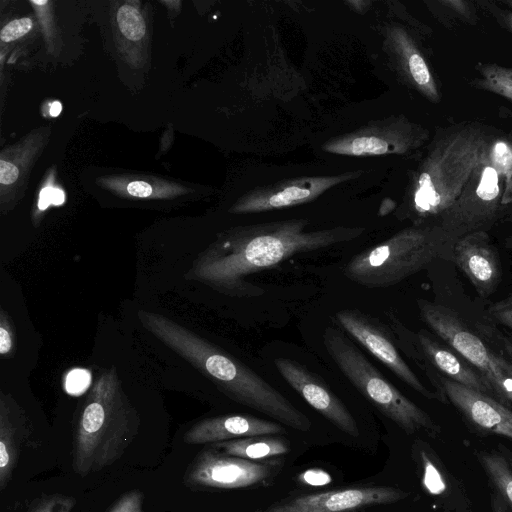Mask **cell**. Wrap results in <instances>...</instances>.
Wrapping results in <instances>:
<instances>
[{
	"mask_svg": "<svg viewBox=\"0 0 512 512\" xmlns=\"http://www.w3.org/2000/svg\"><path fill=\"white\" fill-rule=\"evenodd\" d=\"M285 428L276 422L250 415H221L195 423L183 437L187 444L218 443L253 436L279 435Z\"/></svg>",
	"mask_w": 512,
	"mask_h": 512,
	"instance_id": "cell-20",
	"label": "cell"
},
{
	"mask_svg": "<svg viewBox=\"0 0 512 512\" xmlns=\"http://www.w3.org/2000/svg\"><path fill=\"white\" fill-rule=\"evenodd\" d=\"M491 508L492 512H511L498 493L491 496Z\"/></svg>",
	"mask_w": 512,
	"mask_h": 512,
	"instance_id": "cell-39",
	"label": "cell"
},
{
	"mask_svg": "<svg viewBox=\"0 0 512 512\" xmlns=\"http://www.w3.org/2000/svg\"><path fill=\"white\" fill-rule=\"evenodd\" d=\"M210 447L225 454L252 461H265L289 452L286 439L276 435H264L213 443Z\"/></svg>",
	"mask_w": 512,
	"mask_h": 512,
	"instance_id": "cell-22",
	"label": "cell"
},
{
	"mask_svg": "<svg viewBox=\"0 0 512 512\" xmlns=\"http://www.w3.org/2000/svg\"><path fill=\"white\" fill-rule=\"evenodd\" d=\"M413 458L423 490L444 512H475L463 482L427 442L415 441Z\"/></svg>",
	"mask_w": 512,
	"mask_h": 512,
	"instance_id": "cell-17",
	"label": "cell"
},
{
	"mask_svg": "<svg viewBox=\"0 0 512 512\" xmlns=\"http://www.w3.org/2000/svg\"><path fill=\"white\" fill-rule=\"evenodd\" d=\"M117 23L121 33L129 40L138 41L146 32V24L140 11L129 4L120 6L117 11Z\"/></svg>",
	"mask_w": 512,
	"mask_h": 512,
	"instance_id": "cell-26",
	"label": "cell"
},
{
	"mask_svg": "<svg viewBox=\"0 0 512 512\" xmlns=\"http://www.w3.org/2000/svg\"><path fill=\"white\" fill-rule=\"evenodd\" d=\"M386 314L399 349L420 369L432 368L451 381L496 399L489 381L451 347L441 344L426 330H409L392 311Z\"/></svg>",
	"mask_w": 512,
	"mask_h": 512,
	"instance_id": "cell-10",
	"label": "cell"
},
{
	"mask_svg": "<svg viewBox=\"0 0 512 512\" xmlns=\"http://www.w3.org/2000/svg\"><path fill=\"white\" fill-rule=\"evenodd\" d=\"M299 480L307 485L311 486H325L332 481V477L329 473L321 469H309L304 471L300 476Z\"/></svg>",
	"mask_w": 512,
	"mask_h": 512,
	"instance_id": "cell-34",
	"label": "cell"
},
{
	"mask_svg": "<svg viewBox=\"0 0 512 512\" xmlns=\"http://www.w3.org/2000/svg\"><path fill=\"white\" fill-rule=\"evenodd\" d=\"M476 457L507 507L512 512V456L504 449L483 450Z\"/></svg>",
	"mask_w": 512,
	"mask_h": 512,
	"instance_id": "cell-23",
	"label": "cell"
},
{
	"mask_svg": "<svg viewBox=\"0 0 512 512\" xmlns=\"http://www.w3.org/2000/svg\"><path fill=\"white\" fill-rule=\"evenodd\" d=\"M454 243L435 223L412 225L354 255L343 274L364 287H391L436 260L453 262Z\"/></svg>",
	"mask_w": 512,
	"mask_h": 512,
	"instance_id": "cell-5",
	"label": "cell"
},
{
	"mask_svg": "<svg viewBox=\"0 0 512 512\" xmlns=\"http://www.w3.org/2000/svg\"><path fill=\"white\" fill-rule=\"evenodd\" d=\"M492 320L512 331V310H502L489 313Z\"/></svg>",
	"mask_w": 512,
	"mask_h": 512,
	"instance_id": "cell-37",
	"label": "cell"
},
{
	"mask_svg": "<svg viewBox=\"0 0 512 512\" xmlns=\"http://www.w3.org/2000/svg\"><path fill=\"white\" fill-rule=\"evenodd\" d=\"M143 494L134 489L123 494L109 512H143Z\"/></svg>",
	"mask_w": 512,
	"mask_h": 512,
	"instance_id": "cell-30",
	"label": "cell"
},
{
	"mask_svg": "<svg viewBox=\"0 0 512 512\" xmlns=\"http://www.w3.org/2000/svg\"><path fill=\"white\" fill-rule=\"evenodd\" d=\"M19 175V170L15 164L5 159L0 160V183L2 185L13 184Z\"/></svg>",
	"mask_w": 512,
	"mask_h": 512,
	"instance_id": "cell-36",
	"label": "cell"
},
{
	"mask_svg": "<svg viewBox=\"0 0 512 512\" xmlns=\"http://www.w3.org/2000/svg\"><path fill=\"white\" fill-rule=\"evenodd\" d=\"M64 193L56 188H51V203L55 205H60L64 202Z\"/></svg>",
	"mask_w": 512,
	"mask_h": 512,
	"instance_id": "cell-41",
	"label": "cell"
},
{
	"mask_svg": "<svg viewBox=\"0 0 512 512\" xmlns=\"http://www.w3.org/2000/svg\"><path fill=\"white\" fill-rule=\"evenodd\" d=\"M61 110H62V106H61L60 102H54L50 106L49 113L51 116L56 117L60 114Z\"/></svg>",
	"mask_w": 512,
	"mask_h": 512,
	"instance_id": "cell-42",
	"label": "cell"
},
{
	"mask_svg": "<svg viewBox=\"0 0 512 512\" xmlns=\"http://www.w3.org/2000/svg\"><path fill=\"white\" fill-rule=\"evenodd\" d=\"M427 4L445 27H451L455 21L474 25L479 20L476 1L438 0L427 2Z\"/></svg>",
	"mask_w": 512,
	"mask_h": 512,
	"instance_id": "cell-25",
	"label": "cell"
},
{
	"mask_svg": "<svg viewBox=\"0 0 512 512\" xmlns=\"http://www.w3.org/2000/svg\"><path fill=\"white\" fill-rule=\"evenodd\" d=\"M453 262L467 276L481 298L498 289L502 266L497 248L486 231H476L458 238L453 246Z\"/></svg>",
	"mask_w": 512,
	"mask_h": 512,
	"instance_id": "cell-19",
	"label": "cell"
},
{
	"mask_svg": "<svg viewBox=\"0 0 512 512\" xmlns=\"http://www.w3.org/2000/svg\"><path fill=\"white\" fill-rule=\"evenodd\" d=\"M17 348V338L13 323L8 312L0 308V356L2 359L12 358Z\"/></svg>",
	"mask_w": 512,
	"mask_h": 512,
	"instance_id": "cell-28",
	"label": "cell"
},
{
	"mask_svg": "<svg viewBox=\"0 0 512 512\" xmlns=\"http://www.w3.org/2000/svg\"><path fill=\"white\" fill-rule=\"evenodd\" d=\"M336 323L356 342L392 371L401 381L429 400H438L413 372L400 353L390 327L381 320L355 308L335 313Z\"/></svg>",
	"mask_w": 512,
	"mask_h": 512,
	"instance_id": "cell-11",
	"label": "cell"
},
{
	"mask_svg": "<svg viewBox=\"0 0 512 512\" xmlns=\"http://www.w3.org/2000/svg\"><path fill=\"white\" fill-rule=\"evenodd\" d=\"M489 147L460 195L432 222L455 241L472 232H488L502 219L504 177L491 166Z\"/></svg>",
	"mask_w": 512,
	"mask_h": 512,
	"instance_id": "cell-8",
	"label": "cell"
},
{
	"mask_svg": "<svg viewBox=\"0 0 512 512\" xmlns=\"http://www.w3.org/2000/svg\"><path fill=\"white\" fill-rule=\"evenodd\" d=\"M504 246L507 248V249H510L512 250V236L511 237H508L505 242H504Z\"/></svg>",
	"mask_w": 512,
	"mask_h": 512,
	"instance_id": "cell-43",
	"label": "cell"
},
{
	"mask_svg": "<svg viewBox=\"0 0 512 512\" xmlns=\"http://www.w3.org/2000/svg\"><path fill=\"white\" fill-rule=\"evenodd\" d=\"M420 318L491 384L497 401L512 404V363L489 347L461 316L441 304L418 300Z\"/></svg>",
	"mask_w": 512,
	"mask_h": 512,
	"instance_id": "cell-7",
	"label": "cell"
},
{
	"mask_svg": "<svg viewBox=\"0 0 512 512\" xmlns=\"http://www.w3.org/2000/svg\"><path fill=\"white\" fill-rule=\"evenodd\" d=\"M90 373L85 369H73L65 378V389L73 395L81 394L90 383Z\"/></svg>",
	"mask_w": 512,
	"mask_h": 512,
	"instance_id": "cell-31",
	"label": "cell"
},
{
	"mask_svg": "<svg viewBox=\"0 0 512 512\" xmlns=\"http://www.w3.org/2000/svg\"><path fill=\"white\" fill-rule=\"evenodd\" d=\"M51 188L52 187H46L41 191L39 201L40 209H45L49 204H51Z\"/></svg>",
	"mask_w": 512,
	"mask_h": 512,
	"instance_id": "cell-40",
	"label": "cell"
},
{
	"mask_svg": "<svg viewBox=\"0 0 512 512\" xmlns=\"http://www.w3.org/2000/svg\"><path fill=\"white\" fill-rule=\"evenodd\" d=\"M279 461H252L207 447L187 469L184 481L193 487L239 489L261 484L280 469Z\"/></svg>",
	"mask_w": 512,
	"mask_h": 512,
	"instance_id": "cell-12",
	"label": "cell"
},
{
	"mask_svg": "<svg viewBox=\"0 0 512 512\" xmlns=\"http://www.w3.org/2000/svg\"><path fill=\"white\" fill-rule=\"evenodd\" d=\"M140 418L115 367L101 371L77 420L72 467L84 477L115 463L138 433Z\"/></svg>",
	"mask_w": 512,
	"mask_h": 512,
	"instance_id": "cell-4",
	"label": "cell"
},
{
	"mask_svg": "<svg viewBox=\"0 0 512 512\" xmlns=\"http://www.w3.org/2000/svg\"><path fill=\"white\" fill-rule=\"evenodd\" d=\"M33 27V20L28 17L15 19L7 23L0 32V38L3 42L14 41L26 35Z\"/></svg>",
	"mask_w": 512,
	"mask_h": 512,
	"instance_id": "cell-29",
	"label": "cell"
},
{
	"mask_svg": "<svg viewBox=\"0 0 512 512\" xmlns=\"http://www.w3.org/2000/svg\"><path fill=\"white\" fill-rule=\"evenodd\" d=\"M429 131L404 115L390 116L330 138L325 152L345 156L407 155L421 148Z\"/></svg>",
	"mask_w": 512,
	"mask_h": 512,
	"instance_id": "cell-9",
	"label": "cell"
},
{
	"mask_svg": "<svg viewBox=\"0 0 512 512\" xmlns=\"http://www.w3.org/2000/svg\"><path fill=\"white\" fill-rule=\"evenodd\" d=\"M141 325L211 380L233 401L296 430L307 431L309 418L256 372L221 347L165 315L139 310Z\"/></svg>",
	"mask_w": 512,
	"mask_h": 512,
	"instance_id": "cell-2",
	"label": "cell"
},
{
	"mask_svg": "<svg viewBox=\"0 0 512 512\" xmlns=\"http://www.w3.org/2000/svg\"><path fill=\"white\" fill-rule=\"evenodd\" d=\"M27 434L23 409L4 391L0 392V490L9 484L17 466L21 443Z\"/></svg>",
	"mask_w": 512,
	"mask_h": 512,
	"instance_id": "cell-21",
	"label": "cell"
},
{
	"mask_svg": "<svg viewBox=\"0 0 512 512\" xmlns=\"http://www.w3.org/2000/svg\"><path fill=\"white\" fill-rule=\"evenodd\" d=\"M493 138L475 123L437 137L412 178L399 218L413 225L434 222L460 195Z\"/></svg>",
	"mask_w": 512,
	"mask_h": 512,
	"instance_id": "cell-3",
	"label": "cell"
},
{
	"mask_svg": "<svg viewBox=\"0 0 512 512\" xmlns=\"http://www.w3.org/2000/svg\"><path fill=\"white\" fill-rule=\"evenodd\" d=\"M385 47L396 72L409 87L432 103L441 101L433 71L413 35L400 24L385 30Z\"/></svg>",
	"mask_w": 512,
	"mask_h": 512,
	"instance_id": "cell-18",
	"label": "cell"
},
{
	"mask_svg": "<svg viewBox=\"0 0 512 512\" xmlns=\"http://www.w3.org/2000/svg\"><path fill=\"white\" fill-rule=\"evenodd\" d=\"M76 499L64 494H50L37 499L27 512H71Z\"/></svg>",
	"mask_w": 512,
	"mask_h": 512,
	"instance_id": "cell-27",
	"label": "cell"
},
{
	"mask_svg": "<svg viewBox=\"0 0 512 512\" xmlns=\"http://www.w3.org/2000/svg\"><path fill=\"white\" fill-rule=\"evenodd\" d=\"M274 363L283 379L312 408L344 433L352 437L359 435L354 417L321 378L292 359L277 358Z\"/></svg>",
	"mask_w": 512,
	"mask_h": 512,
	"instance_id": "cell-16",
	"label": "cell"
},
{
	"mask_svg": "<svg viewBox=\"0 0 512 512\" xmlns=\"http://www.w3.org/2000/svg\"><path fill=\"white\" fill-rule=\"evenodd\" d=\"M126 193L129 196L136 198H150L154 196H160L149 183L141 180L129 182L125 188Z\"/></svg>",
	"mask_w": 512,
	"mask_h": 512,
	"instance_id": "cell-35",
	"label": "cell"
},
{
	"mask_svg": "<svg viewBox=\"0 0 512 512\" xmlns=\"http://www.w3.org/2000/svg\"><path fill=\"white\" fill-rule=\"evenodd\" d=\"M409 493L390 486L351 487L303 495L266 512H354L357 509L401 501Z\"/></svg>",
	"mask_w": 512,
	"mask_h": 512,
	"instance_id": "cell-15",
	"label": "cell"
},
{
	"mask_svg": "<svg viewBox=\"0 0 512 512\" xmlns=\"http://www.w3.org/2000/svg\"><path fill=\"white\" fill-rule=\"evenodd\" d=\"M502 310H512V294L508 297L501 299L495 303H493L488 308V313L502 311Z\"/></svg>",
	"mask_w": 512,
	"mask_h": 512,
	"instance_id": "cell-38",
	"label": "cell"
},
{
	"mask_svg": "<svg viewBox=\"0 0 512 512\" xmlns=\"http://www.w3.org/2000/svg\"><path fill=\"white\" fill-rule=\"evenodd\" d=\"M501 207L502 220L512 221V167L504 176Z\"/></svg>",
	"mask_w": 512,
	"mask_h": 512,
	"instance_id": "cell-32",
	"label": "cell"
},
{
	"mask_svg": "<svg viewBox=\"0 0 512 512\" xmlns=\"http://www.w3.org/2000/svg\"><path fill=\"white\" fill-rule=\"evenodd\" d=\"M475 69L478 76L471 79L472 87L502 96L512 104V67L478 63Z\"/></svg>",
	"mask_w": 512,
	"mask_h": 512,
	"instance_id": "cell-24",
	"label": "cell"
},
{
	"mask_svg": "<svg viewBox=\"0 0 512 512\" xmlns=\"http://www.w3.org/2000/svg\"><path fill=\"white\" fill-rule=\"evenodd\" d=\"M307 219H286L237 226L219 233L193 261L185 278L231 297H259L265 290L246 277L297 254L359 238L365 228L336 226L306 230Z\"/></svg>",
	"mask_w": 512,
	"mask_h": 512,
	"instance_id": "cell-1",
	"label": "cell"
},
{
	"mask_svg": "<svg viewBox=\"0 0 512 512\" xmlns=\"http://www.w3.org/2000/svg\"><path fill=\"white\" fill-rule=\"evenodd\" d=\"M323 344L347 380L402 430L408 434L419 431L431 436L440 434L441 428L433 418L389 382L342 330L327 327Z\"/></svg>",
	"mask_w": 512,
	"mask_h": 512,
	"instance_id": "cell-6",
	"label": "cell"
},
{
	"mask_svg": "<svg viewBox=\"0 0 512 512\" xmlns=\"http://www.w3.org/2000/svg\"><path fill=\"white\" fill-rule=\"evenodd\" d=\"M361 174L359 170L329 176L293 178L258 186L239 197L229 212L260 213L311 202L330 188L358 178Z\"/></svg>",
	"mask_w": 512,
	"mask_h": 512,
	"instance_id": "cell-14",
	"label": "cell"
},
{
	"mask_svg": "<svg viewBox=\"0 0 512 512\" xmlns=\"http://www.w3.org/2000/svg\"><path fill=\"white\" fill-rule=\"evenodd\" d=\"M480 4L484 5L487 10H489L495 17L499 20L500 23H503L505 27L509 28L512 31V0H505L501 3L506 6V8L501 10L499 7H494L493 3L488 1H478Z\"/></svg>",
	"mask_w": 512,
	"mask_h": 512,
	"instance_id": "cell-33",
	"label": "cell"
},
{
	"mask_svg": "<svg viewBox=\"0 0 512 512\" xmlns=\"http://www.w3.org/2000/svg\"><path fill=\"white\" fill-rule=\"evenodd\" d=\"M421 370L434 386L439 401L451 403L474 430L512 439V409L509 406L451 381L432 368Z\"/></svg>",
	"mask_w": 512,
	"mask_h": 512,
	"instance_id": "cell-13",
	"label": "cell"
}]
</instances>
